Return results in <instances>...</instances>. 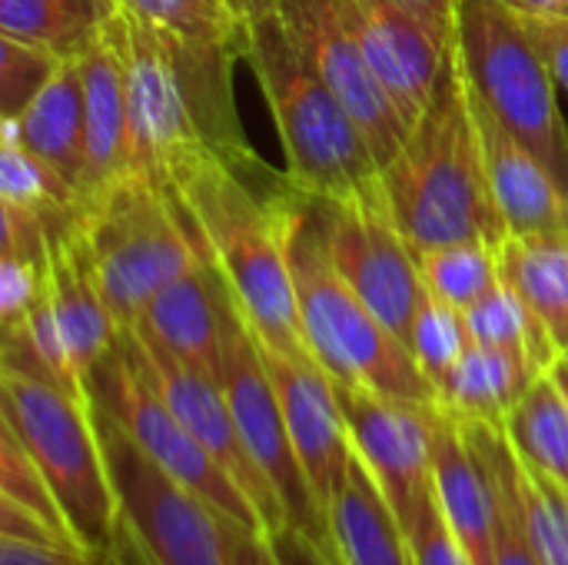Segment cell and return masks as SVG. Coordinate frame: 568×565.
I'll list each match as a JSON object with an SVG mask.
<instances>
[{
    "label": "cell",
    "instance_id": "4316f807",
    "mask_svg": "<svg viewBox=\"0 0 568 565\" xmlns=\"http://www.w3.org/2000/svg\"><path fill=\"white\" fill-rule=\"evenodd\" d=\"M486 470H489V480H493V490H496V565H546L536 543H532V533H529V523H526V503H523V463H519V453L513 446V440L506 436V426L499 423H469V420H459Z\"/></svg>",
    "mask_w": 568,
    "mask_h": 565
},
{
    "label": "cell",
    "instance_id": "7bdbcfd3",
    "mask_svg": "<svg viewBox=\"0 0 568 565\" xmlns=\"http://www.w3.org/2000/svg\"><path fill=\"white\" fill-rule=\"evenodd\" d=\"M93 565H156V559L143 549V543L136 539L130 523L120 519L113 539L100 553H93Z\"/></svg>",
    "mask_w": 568,
    "mask_h": 565
},
{
    "label": "cell",
    "instance_id": "44dd1931",
    "mask_svg": "<svg viewBox=\"0 0 568 565\" xmlns=\"http://www.w3.org/2000/svg\"><path fill=\"white\" fill-rule=\"evenodd\" d=\"M77 220L57 233H50V260H47V300L60 323L67 353L80 380L116 346L120 323L113 320L87 260L77 243Z\"/></svg>",
    "mask_w": 568,
    "mask_h": 565
},
{
    "label": "cell",
    "instance_id": "d6a6232c",
    "mask_svg": "<svg viewBox=\"0 0 568 565\" xmlns=\"http://www.w3.org/2000/svg\"><path fill=\"white\" fill-rule=\"evenodd\" d=\"M406 343H409V353L416 356V363L423 366V373L429 376V383L439 386V380L469 350L473 336H469L463 310L449 306L446 300H439L426 290L419 306H416Z\"/></svg>",
    "mask_w": 568,
    "mask_h": 565
},
{
    "label": "cell",
    "instance_id": "4fadbf2b",
    "mask_svg": "<svg viewBox=\"0 0 568 565\" xmlns=\"http://www.w3.org/2000/svg\"><path fill=\"white\" fill-rule=\"evenodd\" d=\"M266 3H273L283 13L306 63L353 113L383 170L403 150L413 127L406 123V117L386 93L383 80L376 77L369 57L363 53L356 33L343 17L339 0H266Z\"/></svg>",
    "mask_w": 568,
    "mask_h": 565
},
{
    "label": "cell",
    "instance_id": "7dc6e473",
    "mask_svg": "<svg viewBox=\"0 0 568 565\" xmlns=\"http://www.w3.org/2000/svg\"><path fill=\"white\" fill-rule=\"evenodd\" d=\"M552 373H556V380L562 383V390H566V396H568V360H566V356H562V360H559V363L552 366Z\"/></svg>",
    "mask_w": 568,
    "mask_h": 565
},
{
    "label": "cell",
    "instance_id": "7a4b0ae2",
    "mask_svg": "<svg viewBox=\"0 0 568 565\" xmlns=\"http://www.w3.org/2000/svg\"><path fill=\"white\" fill-rule=\"evenodd\" d=\"M383 190L416 256L463 240L503 246L509 236L456 43L423 117L383 167Z\"/></svg>",
    "mask_w": 568,
    "mask_h": 565
},
{
    "label": "cell",
    "instance_id": "60d3db41",
    "mask_svg": "<svg viewBox=\"0 0 568 565\" xmlns=\"http://www.w3.org/2000/svg\"><path fill=\"white\" fill-rule=\"evenodd\" d=\"M532 40L539 43L556 87L568 97V17L562 20H526Z\"/></svg>",
    "mask_w": 568,
    "mask_h": 565
},
{
    "label": "cell",
    "instance_id": "c3c4849f",
    "mask_svg": "<svg viewBox=\"0 0 568 565\" xmlns=\"http://www.w3.org/2000/svg\"><path fill=\"white\" fill-rule=\"evenodd\" d=\"M263 3H266V0H250V10H260Z\"/></svg>",
    "mask_w": 568,
    "mask_h": 565
},
{
    "label": "cell",
    "instance_id": "277c9868",
    "mask_svg": "<svg viewBox=\"0 0 568 565\" xmlns=\"http://www.w3.org/2000/svg\"><path fill=\"white\" fill-rule=\"evenodd\" d=\"M73 230L120 330H133L146 306L206 253L180 200L140 173L83 196Z\"/></svg>",
    "mask_w": 568,
    "mask_h": 565
},
{
    "label": "cell",
    "instance_id": "3957f363",
    "mask_svg": "<svg viewBox=\"0 0 568 565\" xmlns=\"http://www.w3.org/2000/svg\"><path fill=\"white\" fill-rule=\"evenodd\" d=\"M243 60L270 103L286 163L283 176L293 190L313 200H336L383 180L366 133L306 63L273 3L250 10Z\"/></svg>",
    "mask_w": 568,
    "mask_h": 565
},
{
    "label": "cell",
    "instance_id": "30bf717a",
    "mask_svg": "<svg viewBox=\"0 0 568 565\" xmlns=\"http://www.w3.org/2000/svg\"><path fill=\"white\" fill-rule=\"evenodd\" d=\"M313 206L336 273L406 343L426 286L383 180L349 196L313 200Z\"/></svg>",
    "mask_w": 568,
    "mask_h": 565
},
{
    "label": "cell",
    "instance_id": "f546056e",
    "mask_svg": "<svg viewBox=\"0 0 568 565\" xmlns=\"http://www.w3.org/2000/svg\"><path fill=\"white\" fill-rule=\"evenodd\" d=\"M0 200L37 213L50 233L70 226L80 210L77 186L30 153L7 123L0 127Z\"/></svg>",
    "mask_w": 568,
    "mask_h": 565
},
{
    "label": "cell",
    "instance_id": "9a60e30c",
    "mask_svg": "<svg viewBox=\"0 0 568 565\" xmlns=\"http://www.w3.org/2000/svg\"><path fill=\"white\" fill-rule=\"evenodd\" d=\"M260 356L276 386L303 476L326 516V506L343 486L349 463L356 456L336 383L310 356H290L263 343H260Z\"/></svg>",
    "mask_w": 568,
    "mask_h": 565
},
{
    "label": "cell",
    "instance_id": "e575fe53",
    "mask_svg": "<svg viewBox=\"0 0 568 565\" xmlns=\"http://www.w3.org/2000/svg\"><path fill=\"white\" fill-rule=\"evenodd\" d=\"M523 463V503L532 543L546 565H568V486L542 473L539 466Z\"/></svg>",
    "mask_w": 568,
    "mask_h": 565
},
{
    "label": "cell",
    "instance_id": "e0dca14e",
    "mask_svg": "<svg viewBox=\"0 0 568 565\" xmlns=\"http://www.w3.org/2000/svg\"><path fill=\"white\" fill-rule=\"evenodd\" d=\"M236 313L240 306L230 293V283L206 250L193 270H186L146 306L133 330L153 336L193 370L220 380L226 330Z\"/></svg>",
    "mask_w": 568,
    "mask_h": 565
},
{
    "label": "cell",
    "instance_id": "8fae6325",
    "mask_svg": "<svg viewBox=\"0 0 568 565\" xmlns=\"http://www.w3.org/2000/svg\"><path fill=\"white\" fill-rule=\"evenodd\" d=\"M220 383H223L236 430H240L253 463L270 480V486L276 490V496L286 509V523L293 529L306 533L310 539L329 546L326 516H323V509H320V503H316V496L303 476V466L296 460L276 386H273V380L263 366V356H260V343L246 330L240 313L226 330Z\"/></svg>",
    "mask_w": 568,
    "mask_h": 565
},
{
    "label": "cell",
    "instance_id": "d590c367",
    "mask_svg": "<svg viewBox=\"0 0 568 565\" xmlns=\"http://www.w3.org/2000/svg\"><path fill=\"white\" fill-rule=\"evenodd\" d=\"M60 57L13 37H0V113L17 117L60 70Z\"/></svg>",
    "mask_w": 568,
    "mask_h": 565
},
{
    "label": "cell",
    "instance_id": "ee69618b",
    "mask_svg": "<svg viewBox=\"0 0 568 565\" xmlns=\"http://www.w3.org/2000/svg\"><path fill=\"white\" fill-rule=\"evenodd\" d=\"M416 13H423L426 20H433L439 30H446L453 37V27H456V0H396Z\"/></svg>",
    "mask_w": 568,
    "mask_h": 565
},
{
    "label": "cell",
    "instance_id": "ac0fdd59",
    "mask_svg": "<svg viewBox=\"0 0 568 565\" xmlns=\"http://www.w3.org/2000/svg\"><path fill=\"white\" fill-rule=\"evenodd\" d=\"M469 83V80H466ZM476 123L486 147L489 183L506 220L509 236L546 233V230H568V186L559 173L526 147L469 87Z\"/></svg>",
    "mask_w": 568,
    "mask_h": 565
},
{
    "label": "cell",
    "instance_id": "7402d4cb",
    "mask_svg": "<svg viewBox=\"0 0 568 565\" xmlns=\"http://www.w3.org/2000/svg\"><path fill=\"white\" fill-rule=\"evenodd\" d=\"M329 549L339 565H416L409 549V533L386 503L379 483L359 453L336 496L326 506Z\"/></svg>",
    "mask_w": 568,
    "mask_h": 565
},
{
    "label": "cell",
    "instance_id": "f6af8a7d",
    "mask_svg": "<svg viewBox=\"0 0 568 565\" xmlns=\"http://www.w3.org/2000/svg\"><path fill=\"white\" fill-rule=\"evenodd\" d=\"M240 565H280L276 549L266 533H243L240 539Z\"/></svg>",
    "mask_w": 568,
    "mask_h": 565
},
{
    "label": "cell",
    "instance_id": "f1b7e54d",
    "mask_svg": "<svg viewBox=\"0 0 568 565\" xmlns=\"http://www.w3.org/2000/svg\"><path fill=\"white\" fill-rule=\"evenodd\" d=\"M120 13L193 47H246L250 0H113Z\"/></svg>",
    "mask_w": 568,
    "mask_h": 565
},
{
    "label": "cell",
    "instance_id": "9c48e42d",
    "mask_svg": "<svg viewBox=\"0 0 568 565\" xmlns=\"http://www.w3.org/2000/svg\"><path fill=\"white\" fill-rule=\"evenodd\" d=\"M83 386H87V396L100 410H106L156 466H163L183 486L196 490L203 500H210L216 509H223L240 526H246L253 533H266L260 513L253 509L246 493L236 486V480L183 426V420L170 410V403L150 383L146 370L140 366V360L126 340V330L120 333L116 346L87 373Z\"/></svg>",
    "mask_w": 568,
    "mask_h": 565
},
{
    "label": "cell",
    "instance_id": "d4e9b609",
    "mask_svg": "<svg viewBox=\"0 0 568 565\" xmlns=\"http://www.w3.org/2000/svg\"><path fill=\"white\" fill-rule=\"evenodd\" d=\"M499 273L536 310L559 353L568 356V230L506 236Z\"/></svg>",
    "mask_w": 568,
    "mask_h": 565
},
{
    "label": "cell",
    "instance_id": "7c38bea8",
    "mask_svg": "<svg viewBox=\"0 0 568 565\" xmlns=\"http://www.w3.org/2000/svg\"><path fill=\"white\" fill-rule=\"evenodd\" d=\"M336 393L349 423L353 450L369 466L403 529L413 533V526L433 500L439 406L406 403L346 383H336Z\"/></svg>",
    "mask_w": 568,
    "mask_h": 565
},
{
    "label": "cell",
    "instance_id": "4dcf8cb0",
    "mask_svg": "<svg viewBox=\"0 0 568 565\" xmlns=\"http://www.w3.org/2000/svg\"><path fill=\"white\" fill-rule=\"evenodd\" d=\"M463 316H466L473 343L513 350V353L526 356L539 373H549L562 360L546 323L506 280H499V286L489 290L479 303L463 310Z\"/></svg>",
    "mask_w": 568,
    "mask_h": 565
},
{
    "label": "cell",
    "instance_id": "603a6c76",
    "mask_svg": "<svg viewBox=\"0 0 568 565\" xmlns=\"http://www.w3.org/2000/svg\"><path fill=\"white\" fill-rule=\"evenodd\" d=\"M3 123L80 193L87 176V97L80 60H63L50 83L17 117H3Z\"/></svg>",
    "mask_w": 568,
    "mask_h": 565
},
{
    "label": "cell",
    "instance_id": "ba28073f",
    "mask_svg": "<svg viewBox=\"0 0 568 565\" xmlns=\"http://www.w3.org/2000/svg\"><path fill=\"white\" fill-rule=\"evenodd\" d=\"M93 420L120 513L156 565H240V539L253 529L156 466L97 403Z\"/></svg>",
    "mask_w": 568,
    "mask_h": 565
},
{
    "label": "cell",
    "instance_id": "b9f144b4",
    "mask_svg": "<svg viewBox=\"0 0 568 565\" xmlns=\"http://www.w3.org/2000/svg\"><path fill=\"white\" fill-rule=\"evenodd\" d=\"M270 543L276 549L280 565H339L329 546L310 539L306 533H300L293 526H283V529L270 533Z\"/></svg>",
    "mask_w": 568,
    "mask_h": 565
},
{
    "label": "cell",
    "instance_id": "5bb4252c",
    "mask_svg": "<svg viewBox=\"0 0 568 565\" xmlns=\"http://www.w3.org/2000/svg\"><path fill=\"white\" fill-rule=\"evenodd\" d=\"M126 340L140 360V366L146 370L150 383L160 390V396L170 403V410L183 420V426L223 463V470L236 480V486L246 493V500L253 503V509L260 513L266 533H276L286 523V509L276 496V490L270 486V480L260 473V466L253 463L230 400L223 393V383L193 370L190 363L176 360L166 346H160L153 336L126 330Z\"/></svg>",
    "mask_w": 568,
    "mask_h": 565
},
{
    "label": "cell",
    "instance_id": "8d00e7d4",
    "mask_svg": "<svg viewBox=\"0 0 568 565\" xmlns=\"http://www.w3.org/2000/svg\"><path fill=\"white\" fill-rule=\"evenodd\" d=\"M50 260V256H47ZM47 293V263L17 253H0V320L20 323Z\"/></svg>",
    "mask_w": 568,
    "mask_h": 565
},
{
    "label": "cell",
    "instance_id": "6da1fadb",
    "mask_svg": "<svg viewBox=\"0 0 568 565\" xmlns=\"http://www.w3.org/2000/svg\"><path fill=\"white\" fill-rule=\"evenodd\" d=\"M173 196L226 276L256 343L310 356L290 263L303 193L286 176L273 190H256L243 170L210 153L176 180Z\"/></svg>",
    "mask_w": 568,
    "mask_h": 565
},
{
    "label": "cell",
    "instance_id": "2e32d148",
    "mask_svg": "<svg viewBox=\"0 0 568 565\" xmlns=\"http://www.w3.org/2000/svg\"><path fill=\"white\" fill-rule=\"evenodd\" d=\"M339 7L386 93L413 127L439 83L453 37L396 0H339Z\"/></svg>",
    "mask_w": 568,
    "mask_h": 565
},
{
    "label": "cell",
    "instance_id": "83f0119b",
    "mask_svg": "<svg viewBox=\"0 0 568 565\" xmlns=\"http://www.w3.org/2000/svg\"><path fill=\"white\" fill-rule=\"evenodd\" d=\"M516 453L568 486V396L556 373H542L506 416Z\"/></svg>",
    "mask_w": 568,
    "mask_h": 565
},
{
    "label": "cell",
    "instance_id": "484cf974",
    "mask_svg": "<svg viewBox=\"0 0 568 565\" xmlns=\"http://www.w3.org/2000/svg\"><path fill=\"white\" fill-rule=\"evenodd\" d=\"M113 13V0H0V37L77 60L100 40Z\"/></svg>",
    "mask_w": 568,
    "mask_h": 565
},
{
    "label": "cell",
    "instance_id": "f35d334b",
    "mask_svg": "<svg viewBox=\"0 0 568 565\" xmlns=\"http://www.w3.org/2000/svg\"><path fill=\"white\" fill-rule=\"evenodd\" d=\"M0 565H93V553L77 546L27 543L0 536Z\"/></svg>",
    "mask_w": 568,
    "mask_h": 565
},
{
    "label": "cell",
    "instance_id": "52a82bcc",
    "mask_svg": "<svg viewBox=\"0 0 568 565\" xmlns=\"http://www.w3.org/2000/svg\"><path fill=\"white\" fill-rule=\"evenodd\" d=\"M453 43L473 93L568 186L566 113L526 17L503 0H456Z\"/></svg>",
    "mask_w": 568,
    "mask_h": 565
},
{
    "label": "cell",
    "instance_id": "ffe728a7",
    "mask_svg": "<svg viewBox=\"0 0 568 565\" xmlns=\"http://www.w3.org/2000/svg\"><path fill=\"white\" fill-rule=\"evenodd\" d=\"M83 97H87V176L80 200L106 190L130 170V110H126V70L123 50L113 30V17L100 40L80 57Z\"/></svg>",
    "mask_w": 568,
    "mask_h": 565
},
{
    "label": "cell",
    "instance_id": "cb8c5ba5",
    "mask_svg": "<svg viewBox=\"0 0 568 565\" xmlns=\"http://www.w3.org/2000/svg\"><path fill=\"white\" fill-rule=\"evenodd\" d=\"M542 373L519 353L469 343L459 363L439 380L436 403L456 420L469 423H506L509 410Z\"/></svg>",
    "mask_w": 568,
    "mask_h": 565
},
{
    "label": "cell",
    "instance_id": "1f68e13d",
    "mask_svg": "<svg viewBox=\"0 0 568 565\" xmlns=\"http://www.w3.org/2000/svg\"><path fill=\"white\" fill-rule=\"evenodd\" d=\"M416 263H419L423 286L456 310H469L503 280L499 246H489L483 240H463V243L423 250Z\"/></svg>",
    "mask_w": 568,
    "mask_h": 565
},
{
    "label": "cell",
    "instance_id": "d6986e66",
    "mask_svg": "<svg viewBox=\"0 0 568 565\" xmlns=\"http://www.w3.org/2000/svg\"><path fill=\"white\" fill-rule=\"evenodd\" d=\"M433 490L473 565H496V490L469 430L446 410H439L436 423Z\"/></svg>",
    "mask_w": 568,
    "mask_h": 565
},
{
    "label": "cell",
    "instance_id": "8992f818",
    "mask_svg": "<svg viewBox=\"0 0 568 565\" xmlns=\"http://www.w3.org/2000/svg\"><path fill=\"white\" fill-rule=\"evenodd\" d=\"M0 420L17 433L47 476L80 546L100 553L113 539L123 513L106 470L90 396L70 393L43 376L3 370Z\"/></svg>",
    "mask_w": 568,
    "mask_h": 565
},
{
    "label": "cell",
    "instance_id": "74e56055",
    "mask_svg": "<svg viewBox=\"0 0 568 565\" xmlns=\"http://www.w3.org/2000/svg\"><path fill=\"white\" fill-rule=\"evenodd\" d=\"M409 549H413L416 565H473L469 553L463 549V543L456 539V533L449 529V523L436 503V490H433V500L423 509L419 523L409 533Z\"/></svg>",
    "mask_w": 568,
    "mask_h": 565
},
{
    "label": "cell",
    "instance_id": "bcb514c9",
    "mask_svg": "<svg viewBox=\"0 0 568 565\" xmlns=\"http://www.w3.org/2000/svg\"><path fill=\"white\" fill-rule=\"evenodd\" d=\"M526 20H562L568 17V0H503Z\"/></svg>",
    "mask_w": 568,
    "mask_h": 565
},
{
    "label": "cell",
    "instance_id": "836d02e7",
    "mask_svg": "<svg viewBox=\"0 0 568 565\" xmlns=\"http://www.w3.org/2000/svg\"><path fill=\"white\" fill-rule=\"evenodd\" d=\"M0 496L27 506L30 513H37L40 519H47L60 536H67L70 543L80 546V539L73 536L47 476L40 473V466L33 463V456L27 453V446L17 440V433L0 420ZM90 553V549H87Z\"/></svg>",
    "mask_w": 568,
    "mask_h": 565
},
{
    "label": "cell",
    "instance_id": "ab89813d",
    "mask_svg": "<svg viewBox=\"0 0 568 565\" xmlns=\"http://www.w3.org/2000/svg\"><path fill=\"white\" fill-rule=\"evenodd\" d=\"M0 536L7 539H27V543H53V546H77L67 536H60L47 519H40L37 513H30L27 506L0 496ZM83 549V546H77Z\"/></svg>",
    "mask_w": 568,
    "mask_h": 565
},
{
    "label": "cell",
    "instance_id": "5b68a950",
    "mask_svg": "<svg viewBox=\"0 0 568 565\" xmlns=\"http://www.w3.org/2000/svg\"><path fill=\"white\" fill-rule=\"evenodd\" d=\"M300 323L310 356L346 386H366L406 403H436V386L409 346L336 273L320 236L313 196H303L290 246Z\"/></svg>",
    "mask_w": 568,
    "mask_h": 565
},
{
    "label": "cell",
    "instance_id": "681fc988",
    "mask_svg": "<svg viewBox=\"0 0 568 565\" xmlns=\"http://www.w3.org/2000/svg\"><path fill=\"white\" fill-rule=\"evenodd\" d=\"M566 360H568V356H566Z\"/></svg>",
    "mask_w": 568,
    "mask_h": 565
}]
</instances>
